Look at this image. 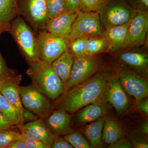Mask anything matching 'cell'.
I'll return each mask as SVG.
<instances>
[{"label":"cell","mask_w":148,"mask_h":148,"mask_svg":"<svg viewBox=\"0 0 148 148\" xmlns=\"http://www.w3.org/2000/svg\"><path fill=\"white\" fill-rule=\"evenodd\" d=\"M112 76L110 69H100L87 80L61 94L56 99L55 109L73 113L89 104H108V89Z\"/></svg>","instance_id":"cell-1"},{"label":"cell","mask_w":148,"mask_h":148,"mask_svg":"<svg viewBox=\"0 0 148 148\" xmlns=\"http://www.w3.org/2000/svg\"><path fill=\"white\" fill-rule=\"evenodd\" d=\"M27 73L32 84L50 100H56L64 91V85L51 64L41 61L28 62Z\"/></svg>","instance_id":"cell-2"},{"label":"cell","mask_w":148,"mask_h":148,"mask_svg":"<svg viewBox=\"0 0 148 148\" xmlns=\"http://www.w3.org/2000/svg\"><path fill=\"white\" fill-rule=\"evenodd\" d=\"M37 51L40 61L51 64L68 49L69 36H58L45 31L38 32Z\"/></svg>","instance_id":"cell-3"},{"label":"cell","mask_w":148,"mask_h":148,"mask_svg":"<svg viewBox=\"0 0 148 148\" xmlns=\"http://www.w3.org/2000/svg\"><path fill=\"white\" fill-rule=\"evenodd\" d=\"M9 32L28 62L40 61L37 54L36 37L24 18L18 15L12 22Z\"/></svg>","instance_id":"cell-4"},{"label":"cell","mask_w":148,"mask_h":148,"mask_svg":"<svg viewBox=\"0 0 148 148\" xmlns=\"http://www.w3.org/2000/svg\"><path fill=\"white\" fill-rule=\"evenodd\" d=\"M97 12L106 30L129 22L137 10L121 0H108Z\"/></svg>","instance_id":"cell-5"},{"label":"cell","mask_w":148,"mask_h":148,"mask_svg":"<svg viewBox=\"0 0 148 148\" xmlns=\"http://www.w3.org/2000/svg\"><path fill=\"white\" fill-rule=\"evenodd\" d=\"M101 61L94 56L74 57L70 77L64 85L63 92L90 78L101 69Z\"/></svg>","instance_id":"cell-6"},{"label":"cell","mask_w":148,"mask_h":148,"mask_svg":"<svg viewBox=\"0 0 148 148\" xmlns=\"http://www.w3.org/2000/svg\"><path fill=\"white\" fill-rule=\"evenodd\" d=\"M106 31L97 12L78 11L69 36L71 39L79 36L104 38Z\"/></svg>","instance_id":"cell-7"},{"label":"cell","mask_w":148,"mask_h":148,"mask_svg":"<svg viewBox=\"0 0 148 148\" xmlns=\"http://www.w3.org/2000/svg\"><path fill=\"white\" fill-rule=\"evenodd\" d=\"M21 103L25 108L42 119L47 118L52 110L49 98L32 84L20 86Z\"/></svg>","instance_id":"cell-8"},{"label":"cell","mask_w":148,"mask_h":148,"mask_svg":"<svg viewBox=\"0 0 148 148\" xmlns=\"http://www.w3.org/2000/svg\"><path fill=\"white\" fill-rule=\"evenodd\" d=\"M19 14L28 20L35 31H45L49 20L46 0H18Z\"/></svg>","instance_id":"cell-9"},{"label":"cell","mask_w":148,"mask_h":148,"mask_svg":"<svg viewBox=\"0 0 148 148\" xmlns=\"http://www.w3.org/2000/svg\"><path fill=\"white\" fill-rule=\"evenodd\" d=\"M148 29V10H137V14L130 23L124 48L143 45L145 41Z\"/></svg>","instance_id":"cell-10"},{"label":"cell","mask_w":148,"mask_h":148,"mask_svg":"<svg viewBox=\"0 0 148 148\" xmlns=\"http://www.w3.org/2000/svg\"><path fill=\"white\" fill-rule=\"evenodd\" d=\"M119 79L125 92L135 97L138 102L147 97L148 84L143 77L134 72L122 69Z\"/></svg>","instance_id":"cell-11"},{"label":"cell","mask_w":148,"mask_h":148,"mask_svg":"<svg viewBox=\"0 0 148 148\" xmlns=\"http://www.w3.org/2000/svg\"><path fill=\"white\" fill-rule=\"evenodd\" d=\"M21 75L7 80L0 92L4 96L10 103L16 109L18 116V123L17 127L20 130L24 125V122L22 114L24 110V106L21 103L20 95V84L21 83Z\"/></svg>","instance_id":"cell-12"},{"label":"cell","mask_w":148,"mask_h":148,"mask_svg":"<svg viewBox=\"0 0 148 148\" xmlns=\"http://www.w3.org/2000/svg\"><path fill=\"white\" fill-rule=\"evenodd\" d=\"M108 100L116 110L118 115L123 114L129 108V99L120 82L118 77L113 75L110 80L108 91Z\"/></svg>","instance_id":"cell-13"},{"label":"cell","mask_w":148,"mask_h":148,"mask_svg":"<svg viewBox=\"0 0 148 148\" xmlns=\"http://www.w3.org/2000/svg\"><path fill=\"white\" fill-rule=\"evenodd\" d=\"M72 118L73 115L67 111L58 110L43 120L53 135L61 136L67 135L73 130L71 127Z\"/></svg>","instance_id":"cell-14"},{"label":"cell","mask_w":148,"mask_h":148,"mask_svg":"<svg viewBox=\"0 0 148 148\" xmlns=\"http://www.w3.org/2000/svg\"><path fill=\"white\" fill-rule=\"evenodd\" d=\"M20 131L21 134L43 143L47 148H51L54 136L46 126L42 119L24 124Z\"/></svg>","instance_id":"cell-15"},{"label":"cell","mask_w":148,"mask_h":148,"mask_svg":"<svg viewBox=\"0 0 148 148\" xmlns=\"http://www.w3.org/2000/svg\"><path fill=\"white\" fill-rule=\"evenodd\" d=\"M108 104H90L76 112L73 117L76 125L90 123L101 117L106 116L109 112Z\"/></svg>","instance_id":"cell-16"},{"label":"cell","mask_w":148,"mask_h":148,"mask_svg":"<svg viewBox=\"0 0 148 148\" xmlns=\"http://www.w3.org/2000/svg\"><path fill=\"white\" fill-rule=\"evenodd\" d=\"M77 14V12H65L49 19L47 24L46 31L55 36H69Z\"/></svg>","instance_id":"cell-17"},{"label":"cell","mask_w":148,"mask_h":148,"mask_svg":"<svg viewBox=\"0 0 148 148\" xmlns=\"http://www.w3.org/2000/svg\"><path fill=\"white\" fill-rule=\"evenodd\" d=\"M130 21L123 25L106 29L104 38L108 42L109 50L116 51L124 48Z\"/></svg>","instance_id":"cell-18"},{"label":"cell","mask_w":148,"mask_h":148,"mask_svg":"<svg viewBox=\"0 0 148 148\" xmlns=\"http://www.w3.org/2000/svg\"><path fill=\"white\" fill-rule=\"evenodd\" d=\"M18 0H0V32H8L11 24L19 15Z\"/></svg>","instance_id":"cell-19"},{"label":"cell","mask_w":148,"mask_h":148,"mask_svg":"<svg viewBox=\"0 0 148 148\" xmlns=\"http://www.w3.org/2000/svg\"><path fill=\"white\" fill-rule=\"evenodd\" d=\"M106 118H100L95 121L82 125L81 131L92 147H101L102 145V132Z\"/></svg>","instance_id":"cell-20"},{"label":"cell","mask_w":148,"mask_h":148,"mask_svg":"<svg viewBox=\"0 0 148 148\" xmlns=\"http://www.w3.org/2000/svg\"><path fill=\"white\" fill-rule=\"evenodd\" d=\"M73 62V56L67 50L51 64L54 72L64 85L69 79Z\"/></svg>","instance_id":"cell-21"},{"label":"cell","mask_w":148,"mask_h":148,"mask_svg":"<svg viewBox=\"0 0 148 148\" xmlns=\"http://www.w3.org/2000/svg\"><path fill=\"white\" fill-rule=\"evenodd\" d=\"M123 130L119 123L110 118L105 119L102 132V141L110 145L121 138Z\"/></svg>","instance_id":"cell-22"},{"label":"cell","mask_w":148,"mask_h":148,"mask_svg":"<svg viewBox=\"0 0 148 148\" xmlns=\"http://www.w3.org/2000/svg\"><path fill=\"white\" fill-rule=\"evenodd\" d=\"M119 58L122 62L138 69H146L148 65L147 53L139 52H126L120 54Z\"/></svg>","instance_id":"cell-23"},{"label":"cell","mask_w":148,"mask_h":148,"mask_svg":"<svg viewBox=\"0 0 148 148\" xmlns=\"http://www.w3.org/2000/svg\"><path fill=\"white\" fill-rule=\"evenodd\" d=\"M108 42L104 38L91 37L88 38L86 45L87 55L95 56L96 54L109 49Z\"/></svg>","instance_id":"cell-24"},{"label":"cell","mask_w":148,"mask_h":148,"mask_svg":"<svg viewBox=\"0 0 148 148\" xmlns=\"http://www.w3.org/2000/svg\"><path fill=\"white\" fill-rule=\"evenodd\" d=\"M88 38L87 37L79 36L71 39L67 50L73 57L87 55L86 45Z\"/></svg>","instance_id":"cell-25"},{"label":"cell","mask_w":148,"mask_h":148,"mask_svg":"<svg viewBox=\"0 0 148 148\" xmlns=\"http://www.w3.org/2000/svg\"><path fill=\"white\" fill-rule=\"evenodd\" d=\"M0 113L13 122L16 127L18 123V116L16 109L6 98L0 92Z\"/></svg>","instance_id":"cell-26"},{"label":"cell","mask_w":148,"mask_h":148,"mask_svg":"<svg viewBox=\"0 0 148 148\" xmlns=\"http://www.w3.org/2000/svg\"><path fill=\"white\" fill-rule=\"evenodd\" d=\"M47 15L49 19L66 12L65 0H46Z\"/></svg>","instance_id":"cell-27"},{"label":"cell","mask_w":148,"mask_h":148,"mask_svg":"<svg viewBox=\"0 0 148 148\" xmlns=\"http://www.w3.org/2000/svg\"><path fill=\"white\" fill-rule=\"evenodd\" d=\"M64 139L73 148H92L83 135L79 132L72 130L69 134L64 135Z\"/></svg>","instance_id":"cell-28"},{"label":"cell","mask_w":148,"mask_h":148,"mask_svg":"<svg viewBox=\"0 0 148 148\" xmlns=\"http://www.w3.org/2000/svg\"><path fill=\"white\" fill-rule=\"evenodd\" d=\"M20 134L11 129L0 130V148H8L14 141L18 140Z\"/></svg>","instance_id":"cell-29"},{"label":"cell","mask_w":148,"mask_h":148,"mask_svg":"<svg viewBox=\"0 0 148 148\" xmlns=\"http://www.w3.org/2000/svg\"><path fill=\"white\" fill-rule=\"evenodd\" d=\"M108 0H81L79 11L98 12Z\"/></svg>","instance_id":"cell-30"},{"label":"cell","mask_w":148,"mask_h":148,"mask_svg":"<svg viewBox=\"0 0 148 148\" xmlns=\"http://www.w3.org/2000/svg\"><path fill=\"white\" fill-rule=\"evenodd\" d=\"M17 75L14 70L7 66L0 51V80L8 79Z\"/></svg>","instance_id":"cell-31"},{"label":"cell","mask_w":148,"mask_h":148,"mask_svg":"<svg viewBox=\"0 0 148 148\" xmlns=\"http://www.w3.org/2000/svg\"><path fill=\"white\" fill-rule=\"evenodd\" d=\"M18 140L24 142L27 145L28 148H47L45 145L38 140L29 138L21 133Z\"/></svg>","instance_id":"cell-32"},{"label":"cell","mask_w":148,"mask_h":148,"mask_svg":"<svg viewBox=\"0 0 148 148\" xmlns=\"http://www.w3.org/2000/svg\"><path fill=\"white\" fill-rule=\"evenodd\" d=\"M81 0H65L66 12L75 13L79 11Z\"/></svg>","instance_id":"cell-33"},{"label":"cell","mask_w":148,"mask_h":148,"mask_svg":"<svg viewBox=\"0 0 148 148\" xmlns=\"http://www.w3.org/2000/svg\"><path fill=\"white\" fill-rule=\"evenodd\" d=\"M54 138L51 148H73V147L66 141L64 138L60 137V136L53 135Z\"/></svg>","instance_id":"cell-34"},{"label":"cell","mask_w":148,"mask_h":148,"mask_svg":"<svg viewBox=\"0 0 148 148\" xmlns=\"http://www.w3.org/2000/svg\"><path fill=\"white\" fill-rule=\"evenodd\" d=\"M15 124L6 116L0 113V130L11 129Z\"/></svg>","instance_id":"cell-35"},{"label":"cell","mask_w":148,"mask_h":148,"mask_svg":"<svg viewBox=\"0 0 148 148\" xmlns=\"http://www.w3.org/2000/svg\"><path fill=\"white\" fill-rule=\"evenodd\" d=\"M132 8L136 10H148V0H129Z\"/></svg>","instance_id":"cell-36"},{"label":"cell","mask_w":148,"mask_h":148,"mask_svg":"<svg viewBox=\"0 0 148 148\" xmlns=\"http://www.w3.org/2000/svg\"><path fill=\"white\" fill-rule=\"evenodd\" d=\"M132 145L129 141L125 139H121L118 140L114 143L109 145L108 148H131Z\"/></svg>","instance_id":"cell-37"},{"label":"cell","mask_w":148,"mask_h":148,"mask_svg":"<svg viewBox=\"0 0 148 148\" xmlns=\"http://www.w3.org/2000/svg\"><path fill=\"white\" fill-rule=\"evenodd\" d=\"M22 116H23L24 122H30L37 120L40 119L39 117L36 114H34V113L25 108H24L23 110Z\"/></svg>","instance_id":"cell-38"},{"label":"cell","mask_w":148,"mask_h":148,"mask_svg":"<svg viewBox=\"0 0 148 148\" xmlns=\"http://www.w3.org/2000/svg\"><path fill=\"white\" fill-rule=\"evenodd\" d=\"M137 108L148 116V100L147 98H143L138 102Z\"/></svg>","instance_id":"cell-39"},{"label":"cell","mask_w":148,"mask_h":148,"mask_svg":"<svg viewBox=\"0 0 148 148\" xmlns=\"http://www.w3.org/2000/svg\"><path fill=\"white\" fill-rule=\"evenodd\" d=\"M8 148H28V147L24 142L20 140H17L14 141Z\"/></svg>","instance_id":"cell-40"},{"label":"cell","mask_w":148,"mask_h":148,"mask_svg":"<svg viewBox=\"0 0 148 148\" xmlns=\"http://www.w3.org/2000/svg\"><path fill=\"white\" fill-rule=\"evenodd\" d=\"M134 147L136 148H148V145L147 143L142 141H138L134 144Z\"/></svg>","instance_id":"cell-41"},{"label":"cell","mask_w":148,"mask_h":148,"mask_svg":"<svg viewBox=\"0 0 148 148\" xmlns=\"http://www.w3.org/2000/svg\"><path fill=\"white\" fill-rule=\"evenodd\" d=\"M141 129L144 134L148 136V123L147 122H143L141 125Z\"/></svg>","instance_id":"cell-42"},{"label":"cell","mask_w":148,"mask_h":148,"mask_svg":"<svg viewBox=\"0 0 148 148\" xmlns=\"http://www.w3.org/2000/svg\"><path fill=\"white\" fill-rule=\"evenodd\" d=\"M7 80H0V91L1 90L4 84L5 83L6 81Z\"/></svg>","instance_id":"cell-43"},{"label":"cell","mask_w":148,"mask_h":148,"mask_svg":"<svg viewBox=\"0 0 148 148\" xmlns=\"http://www.w3.org/2000/svg\"><path fill=\"white\" fill-rule=\"evenodd\" d=\"M1 33H2L1 32H0V36H1Z\"/></svg>","instance_id":"cell-44"}]
</instances>
